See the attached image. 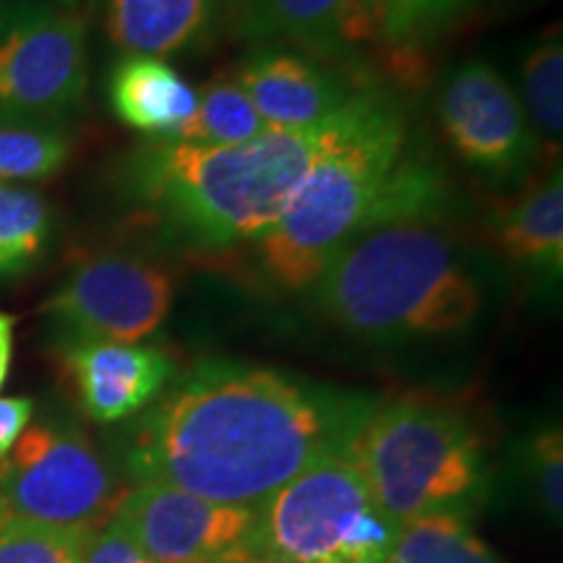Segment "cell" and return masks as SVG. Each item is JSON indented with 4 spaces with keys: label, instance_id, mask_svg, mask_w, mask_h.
<instances>
[{
    "label": "cell",
    "instance_id": "1",
    "mask_svg": "<svg viewBox=\"0 0 563 563\" xmlns=\"http://www.w3.org/2000/svg\"><path fill=\"white\" fill-rule=\"evenodd\" d=\"M376 402L279 371L207 363L121 435L136 483L258 509L321 456L347 449Z\"/></svg>",
    "mask_w": 563,
    "mask_h": 563
},
{
    "label": "cell",
    "instance_id": "2",
    "mask_svg": "<svg viewBox=\"0 0 563 563\" xmlns=\"http://www.w3.org/2000/svg\"><path fill=\"white\" fill-rule=\"evenodd\" d=\"M443 201L441 175L415 152L402 104L368 84L344 108L334 141L274 228L249 245L245 269L277 295L306 292L361 232L402 217L439 214Z\"/></svg>",
    "mask_w": 563,
    "mask_h": 563
},
{
    "label": "cell",
    "instance_id": "3",
    "mask_svg": "<svg viewBox=\"0 0 563 563\" xmlns=\"http://www.w3.org/2000/svg\"><path fill=\"white\" fill-rule=\"evenodd\" d=\"M342 112L316 129L266 131L238 146L150 139L123 157L118 194L136 222L175 251L214 258L249 249L332 144Z\"/></svg>",
    "mask_w": 563,
    "mask_h": 563
},
{
    "label": "cell",
    "instance_id": "4",
    "mask_svg": "<svg viewBox=\"0 0 563 563\" xmlns=\"http://www.w3.org/2000/svg\"><path fill=\"white\" fill-rule=\"evenodd\" d=\"M306 292L316 313L342 332L412 342L473 327L488 300V277L435 214H420L361 232Z\"/></svg>",
    "mask_w": 563,
    "mask_h": 563
},
{
    "label": "cell",
    "instance_id": "5",
    "mask_svg": "<svg viewBox=\"0 0 563 563\" xmlns=\"http://www.w3.org/2000/svg\"><path fill=\"white\" fill-rule=\"evenodd\" d=\"M373 501L394 522L467 514L488 477L485 441L470 415L431 397L373 405L350 443Z\"/></svg>",
    "mask_w": 563,
    "mask_h": 563
},
{
    "label": "cell",
    "instance_id": "6",
    "mask_svg": "<svg viewBox=\"0 0 563 563\" xmlns=\"http://www.w3.org/2000/svg\"><path fill=\"white\" fill-rule=\"evenodd\" d=\"M256 545L290 563H386L402 525L373 501L350 446L258 506Z\"/></svg>",
    "mask_w": 563,
    "mask_h": 563
},
{
    "label": "cell",
    "instance_id": "7",
    "mask_svg": "<svg viewBox=\"0 0 563 563\" xmlns=\"http://www.w3.org/2000/svg\"><path fill=\"white\" fill-rule=\"evenodd\" d=\"M123 493L95 441L63 415L26 426L0 462V496L11 519L100 530L115 517Z\"/></svg>",
    "mask_w": 563,
    "mask_h": 563
},
{
    "label": "cell",
    "instance_id": "8",
    "mask_svg": "<svg viewBox=\"0 0 563 563\" xmlns=\"http://www.w3.org/2000/svg\"><path fill=\"white\" fill-rule=\"evenodd\" d=\"M87 87V19L51 0H19L0 32V125H60L84 108Z\"/></svg>",
    "mask_w": 563,
    "mask_h": 563
},
{
    "label": "cell",
    "instance_id": "9",
    "mask_svg": "<svg viewBox=\"0 0 563 563\" xmlns=\"http://www.w3.org/2000/svg\"><path fill=\"white\" fill-rule=\"evenodd\" d=\"M175 277L157 258L133 251H100L74 264L42 316L60 342H141L165 323Z\"/></svg>",
    "mask_w": 563,
    "mask_h": 563
},
{
    "label": "cell",
    "instance_id": "10",
    "mask_svg": "<svg viewBox=\"0 0 563 563\" xmlns=\"http://www.w3.org/2000/svg\"><path fill=\"white\" fill-rule=\"evenodd\" d=\"M433 110L454 157L485 180H525L543 157L517 89L488 60L473 58L449 70L435 89Z\"/></svg>",
    "mask_w": 563,
    "mask_h": 563
},
{
    "label": "cell",
    "instance_id": "11",
    "mask_svg": "<svg viewBox=\"0 0 563 563\" xmlns=\"http://www.w3.org/2000/svg\"><path fill=\"white\" fill-rule=\"evenodd\" d=\"M152 563H235L256 551V509L224 506L159 483H136L115 509Z\"/></svg>",
    "mask_w": 563,
    "mask_h": 563
},
{
    "label": "cell",
    "instance_id": "12",
    "mask_svg": "<svg viewBox=\"0 0 563 563\" xmlns=\"http://www.w3.org/2000/svg\"><path fill=\"white\" fill-rule=\"evenodd\" d=\"M232 76L269 131H308L329 123L368 87L352 70L279 45L251 47Z\"/></svg>",
    "mask_w": 563,
    "mask_h": 563
},
{
    "label": "cell",
    "instance_id": "13",
    "mask_svg": "<svg viewBox=\"0 0 563 563\" xmlns=\"http://www.w3.org/2000/svg\"><path fill=\"white\" fill-rule=\"evenodd\" d=\"M222 24L232 40L292 47L352 74L371 55L357 0H222Z\"/></svg>",
    "mask_w": 563,
    "mask_h": 563
},
{
    "label": "cell",
    "instance_id": "14",
    "mask_svg": "<svg viewBox=\"0 0 563 563\" xmlns=\"http://www.w3.org/2000/svg\"><path fill=\"white\" fill-rule=\"evenodd\" d=\"M55 350L81 412L102 426L144 412L175 373L170 355L152 344L60 342Z\"/></svg>",
    "mask_w": 563,
    "mask_h": 563
},
{
    "label": "cell",
    "instance_id": "15",
    "mask_svg": "<svg viewBox=\"0 0 563 563\" xmlns=\"http://www.w3.org/2000/svg\"><path fill=\"white\" fill-rule=\"evenodd\" d=\"M95 16L121 58H188L224 34L222 0H95Z\"/></svg>",
    "mask_w": 563,
    "mask_h": 563
},
{
    "label": "cell",
    "instance_id": "16",
    "mask_svg": "<svg viewBox=\"0 0 563 563\" xmlns=\"http://www.w3.org/2000/svg\"><path fill=\"white\" fill-rule=\"evenodd\" d=\"M490 245L509 269L534 290H553L563 274L561 162L527 180L490 217Z\"/></svg>",
    "mask_w": 563,
    "mask_h": 563
},
{
    "label": "cell",
    "instance_id": "17",
    "mask_svg": "<svg viewBox=\"0 0 563 563\" xmlns=\"http://www.w3.org/2000/svg\"><path fill=\"white\" fill-rule=\"evenodd\" d=\"M368 24L371 53L391 74L412 81L426 70V55L481 16V0H357Z\"/></svg>",
    "mask_w": 563,
    "mask_h": 563
},
{
    "label": "cell",
    "instance_id": "18",
    "mask_svg": "<svg viewBox=\"0 0 563 563\" xmlns=\"http://www.w3.org/2000/svg\"><path fill=\"white\" fill-rule=\"evenodd\" d=\"M112 115L157 141H178L196 112V89L167 60L129 55L108 76Z\"/></svg>",
    "mask_w": 563,
    "mask_h": 563
},
{
    "label": "cell",
    "instance_id": "19",
    "mask_svg": "<svg viewBox=\"0 0 563 563\" xmlns=\"http://www.w3.org/2000/svg\"><path fill=\"white\" fill-rule=\"evenodd\" d=\"M519 102L538 139L540 154L551 165L561 162L563 133V42L559 26L527 47L519 66Z\"/></svg>",
    "mask_w": 563,
    "mask_h": 563
},
{
    "label": "cell",
    "instance_id": "20",
    "mask_svg": "<svg viewBox=\"0 0 563 563\" xmlns=\"http://www.w3.org/2000/svg\"><path fill=\"white\" fill-rule=\"evenodd\" d=\"M55 214L32 188L0 186V285L37 269L53 249Z\"/></svg>",
    "mask_w": 563,
    "mask_h": 563
},
{
    "label": "cell",
    "instance_id": "21",
    "mask_svg": "<svg viewBox=\"0 0 563 563\" xmlns=\"http://www.w3.org/2000/svg\"><path fill=\"white\" fill-rule=\"evenodd\" d=\"M245 89L238 84L232 70L214 74L196 91V112L178 141L201 146H238L266 133Z\"/></svg>",
    "mask_w": 563,
    "mask_h": 563
},
{
    "label": "cell",
    "instance_id": "22",
    "mask_svg": "<svg viewBox=\"0 0 563 563\" xmlns=\"http://www.w3.org/2000/svg\"><path fill=\"white\" fill-rule=\"evenodd\" d=\"M386 563H498L464 514L441 511L412 519L399 530Z\"/></svg>",
    "mask_w": 563,
    "mask_h": 563
},
{
    "label": "cell",
    "instance_id": "23",
    "mask_svg": "<svg viewBox=\"0 0 563 563\" xmlns=\"http://www.w3.org/2000/svg\"><path fill=\"white\" fill-rule=\"evenodd\" d=\"M70 152L74 141L63 125H0V180H51Z\"/></svg>",
    "mask_w": 563,
    "mask_h": 563
},
{
    "label": "cell",
    "instance_id": "24",
    "mask_svg": "<svg viewBox=\"0 0 563 563\" xmlns=\"http://www.w3.org/2000/svg\"><path fill=\"white\" fill-rule=\"evenodd\" d=\"M95 530L11 519L0 530V563H81Z\"/></svg>",
    "mask_w": 563,
    "mask_h": 563
},
{
    "label": "cell",
    "instance_id": "25",
    "mask_svg": "<svg viewBox=\"0 0 563 563\" xmlns=\"http://www.w3.org/2000/svg\"><path fill=\"white\" fill-rule=\"evenodd\" d=\"M525 470L548 517H563V433L559 426L534 431L525 443Z\"/></svg>",
    "mask_w": 563,
    "mask_h": 563
},
{
    "label": "cell",
    "instance_id": "26",
    "mask_svg": "<svg viewBox=\"0 0 563 563\" xmlns=\"http://www.w3.org/2000/svg\"><path fill=\"white\" fill-rule=\"evenodd\" d=\"M81 563H152L144 551L133 543V538L123 530L121 522L110 519L108 525L89 534L84 548Z\"/></svg>",
    "mask_w": 563,
    "mask_h": 563
},
{
    "label": "cell",
    "instance_id": "27",
    "mask_svg": "<svg viewBox=\"0 0 563 563\" xmlns=\"http://www.w3.org/2000/svg\"><path fill=\"white\" fill-rule=\"evenodd\" d=\"M34 418V399L30 397H3L0 399V462L11 454L21 433Z\"/></svg>",
    "mask_w": 563,
    "mask_h": 563
},
{
    "label": "cell",
    "instance_id": "28",
    "mask_svg": "<svg viewBox=\"0 0 563 563\" xmlns=\"http://www.w3.org/2000/svg\"><path fill=\"white\" fill-rule=\"evenodd\" d=\"M13 329H16V319L11 313H0V389L9 378L13 361Z\"/></svg>",
    "mask_w": 563,
    "mask_h": 563
},
{
    "label": "cell",
    "instance_id": "29",
    "mask_svg": "<svg viewBox=\"0 0 563 563\" xmlns=\"http://www.w3.org/2000/svg\"><path fill=\"white\" fill-rule=\"evenodd\" d=\"M235 563H290V561L277 559V555H272V553L262 551V548H256V551H251L249 555H243V559L235 561Z\"/></svg>",
    "mask_w": 563,
    "mask_h": 563
},
{
    "label": "cell",
    "instance_id": "30",
    "mask_svg": "<svg viewBox=\"0 0 563 563\" xmlns=\"http://www.w3.org/2000/svg\"><path fill=\"white\" fill-rule=\"evenodd\" d=\"M16 3H19V0H0V32H3L5 24H9V19H11L13 9H16Z\"/></svg>",
    "mask_w": 563,
    "mask_h": 563
},
{
    "label": "cell",
    "instance_id": "31",
    "mask_svg": "<svg viewBox=\"0 0 563 563\" xmlns=\"http://www.w3.org/2000/svg\"><path fill=\"white\" fill-rule=\"evenodd\" d=\"M9 522H11V511H9V506H5L3 496H0V530H3Z\"/></svg>",
    "mask_w": 563,
    "mask_h": 563
},
{
    "label": "cell",
    "instance_id": "32",
    "mask_svg": "<svg viewBox=\"0 0 563 563\" xmlns=\"http://www.w3.org/2000/svg\"><path fill=\"white\" fill-rule=\"evenodd\" d=\"M55 5H63V9H76L79 5V0H51Z\"/></svg>",
    "mask_w": 563,
    "mask_h": 563
},
{
    "label": "cell",
    "instance_id": "33",
    "mask_svg": "<svg viewBox=\"0 0 563 563\" xmlns=\"http://www.w3.org/2000/svg\"><path fill=\"white\" fill-rule=\"evenodd\" d=\"M504 3H514V0H504Z\"/></svg>",
    "mask_w": 563,
    "mask_h": 563
}]
</instances>
